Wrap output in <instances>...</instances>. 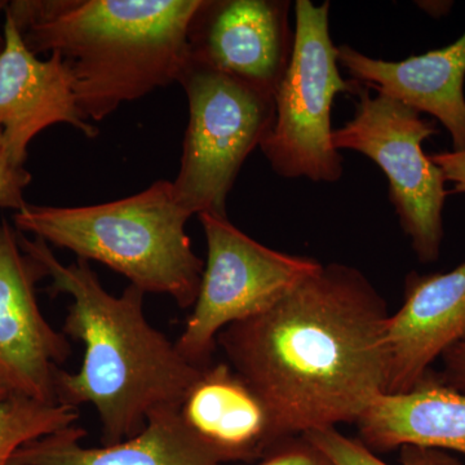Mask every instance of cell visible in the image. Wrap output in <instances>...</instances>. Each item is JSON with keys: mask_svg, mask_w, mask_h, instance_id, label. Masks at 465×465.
Instances as JSON below:
<instances>
[{"mask_svg": "<svg viewBox=\"0 0 465 465\" xmlns=\"http://www.w3.org/2000/svg\"><path fill=\"white\" fill-rule=\"evenodd\" d=\"M387 302L353 266L327 264L216 345L256 391L281 440L357 423L387 390Z\"/></svg>", "mask_w": 465, "mask_h": 465, "instance_id": "cell-1", "label": "cell"}, {"mask_svg": "<svg viewBox=\"0 0 465 465\" xmlns=\"http://www.w3.org/2000/svg\"><path fill=\"white\" fill-rule=\"evenodd\" d=\"M18 242L51 278V295L72 298L63 332L84 345L78 372L61 367L54 371L56 403L94 406L103 445L136 436L158 410L182 407L204 367L192 365L176 341L150 324L143 312L146 293L130 284L113 295L87 260L64 264L42 238L30 240L18 232Z\"/></svg>", "mask_w": 465, "mask_h": 465, "instance_id": "cell-2", "label": "cell"}, {"mask_svg": "<svg viewBox=\"0 0 465 465\" xmlns=\"http://www.w3.org/2000/svg\"><path fill=\"white\" fill-rule=\"evenodd\" d=\"M201 0H14L5 14L36 56L65 61L85 121L179 81Z\"/></svg>", "mask_w": 465, "mask_h": 465, "instance_id": "cell-3", "label": "cell"}, {"mask_svg": "<svg viewBox=\"0 0 465 465\" xmlns=\"http://www.w3.org/2000/svg\"><path fill=\"white\" fill-rule=\"evenodd\" d=\"M191 217L173 182L159 180L137 194L92 206L27 203L14 223L18 232L101 262L143 292L170 296L185 309L194 305L204 271L186 234Z\"/></svg>", "mask_w": 465, "mask_h": 465, "instance_id": "cell-4", "label": "cell"}, {"mask_svg": "<svg viewBox=\"0 0 465 465\" xmlns=\"http://www.w3.org/2000/svg\"><path fill=\"white\" fill-rule=\"evenodd\" d=\"M338 45L330 33V3L295 2L292 54L274 92V122L260 149L284 179L313 183L341 179L342 155L332 143V106L341 94L357 96L361 84L345 81Z\"/></svg>", "mask_w": 465, "mask_h": 465, "instance_id": "cell-5", "label": "cell"}, {"mask_svg": "<svg viewBox=\"0 0 465 465\" xmlns=\"http://www.w3.org/2000/svg\"><path fill=\"white\" fill-rule=\"evenodd\" d=\"M177 82L188 97L189 124L174 195L192 216H228L238 173L273 125L274 96L189 58Z\"/></svg>", "mask_w": 465, "mask_h": 465, "instance_id": "cell-6", "label": "cell"}, {"mask_svg": "<svg viewBox=\"0 0 465 465\" xmlns=\"http://www.w3.org/2000/svg\"><path fill=\"white\" fill-rule=\"evenodd\" d=\"M207 243L200 292L176 347L192 365L207 367L217 336L262 313L322 266L309 256L269 249L232 225L228 216L198 215Z\"/></svg>", "mask_w": 465, "mask_h": 465, "instance_id": "cell-7", "label": "cell"}, {"mask_svg": "<svg viewBox=\"0 0 465 465\" xmlns=\"http://www.w3.org/2000/svg\"><path fill=\"white\" fill-rule=\"evenodd\" d=\"M353 118L333 130L336 149L353 150L375 162L390 183V201L416 258L430 264L443 240L445 174L425 154L423 143L439 134L436 124L399 101L371 94L361 84Z\"/></svg>", "mask_w": 465, "mask_h": 465, "instance_id": "cell-8", "label": "cell"}, {"mask_svg": "<svg viewBox=\"0 0 465 465\" xmlns=\"http://www.w3.org/2000/svg\"><path fill=\"white\" fill-rule=\"evenodd\" d=\"M45 268L21 249L18 232L0 220V381L12 394L56 403L54 376L72 347L43 316L36 283Z\"/></svg>", "mask_w": 465, "mask_h": 465, "instance_id": "cell-9", "label": "cell"}, {"mask_svg": "<svg viewBox=\"0 0 465 465\" xmlns=\"http://www.w3.org/2000/svg\"><path fill=\"white\" fill-rule=\"evenodd\" d=\"M287 0H201L188 33V58L273 94L291 60Z\"/></svg>", "mask_w": 465, "mask_h": 465, "instance_id": "cell-10", "label": "cell"}, {"mask_svg": "<svg viewBox=\"0 0 465 465\" xmlns=\"http://www.w3.org/2000/svg\"><path fill=\"white\" fill-rule=\"evenodd\" d=\"M463 341L465 262L446 273H410L402 307L385 330V393L414 390L439 358Z\"/></svg>", "mask_w": 465, "mask_h": 465, "instance_id": "cell-11", "label": "cell"}, {"mask_svg": "<svg viewBox=\"0 0 465 465\" xmlns=\"http://www.w3.org/2000/svg\"><path fill=\"white\" fill-rule=\"evenodd\" d=\"M3 34L0 130L15 161L25 164L34 137L54 124L73 125L88 139H94L99 127L82 115L65 61L57 54L41 60L33 54L5 12Z\"/></svg>", "mask_w": 465, "mask_h": 465, "instance_id": "cell-12", "label": "cell"}, {"mask_svg": "<svg viewBox=\"0 0 465 465\" xmlns=\"http://www.w3.org/2000/svg\"><path fill=\"white\" fill-rule=\"evenodd\" d=\"M339 65L363 87L434 116L449 131L452 150H465V32L440 50L385 61L338 45Z\"/></svg>", "mask_w": 465, "mask_h": 465, "instance_id": "cell-13", "label": "cell"}, {"mask_svg": "<svg viewBox=\"0 0 465 465\" xmlns=\"http://www.w3.org/2000/svg\"><path fill=\"white\" fill-rule=\"evenodd\" d=\"M180 414L192 432L225 464L262 460L281 442L264 402L229 363L202 370Z\"/></svg>", "mask_w": 465, "mask_h": 465, "instance_id": "cell-14", "label": "cell"}, {"mask_svg": "<svg viewBox=\"0 0 465 465\" xmlns=\"http://www.w3.org/2000/svg\"><path fill=\"white\" fill-rule=\"evenodd\" d=\"M84 428H64L26 443L9 465H241L225 464L183 421L180 407L158 410L131 439L85 448Z\"/></svg>", "mask_w": 465, "mask_h": 465, "instance_id": "cell-15", "label": "cell"}, {"mask_svg": "<svg viewBox=\"0 0 465 465\" xmlns=\"http://www.w3.org/2000/svg\"><path fill=\"white\" fill-rule=\"evenodd\" d=\"M356 425L358 440L375 454L412 445L465 455V394L430 371L414 390L376 397Z\"/></svg>", "mask_w": 465, "mask_h": 465, "instance_id": "cell-16", "label": "cell"}, {"mask_svg": "<svg viewBox=\"0 0 465 465\" xmlns=\"http://www.w3.org/2000/svg\"><path fill=\"white\" fill-rule=\"evenodd\" d=\"M79 409L11 394L0 401V465H9L18 449L36 439L72 427Z\"/></svg>", "mask_w": 465, "mask_h": 465, "instance_id": "cell-17", "label": "cell"}, {"mask_svg": "<svg viewBox=\"0 0 465 465\" xmlns=\"http://www.w3.org/2000/svg\"><path fill=\"white\" fill-rule=\"evenodd\" d=\"M304 437L322 451L332 465H390L360 440L349 439L336 428L313 430L305 433ZM400 450V465H461L445 450L412 445L402 446Z\"/></svg>", "mask_w": 465, "mask_h": 465, "instance_id": "cell-18", "label": "cell"}, {"mask_svg": "<svg viewBox=\"0 0 465 465\" xmlns=\"http://www.w3.org/2000/svg\"><path fill=\"white\" fill-rule=\"evenodd\" d=\"M30 183L32 173L25 164L18 163L12 157L0 130V208H11L16 213L25 208L27 202L24 191Z\"/></svg>", "mask_w": 465, "mask_h": 465, "instance_id": "cell-19", "label": "cell"}, {"mask_svg": "<svg viewBox=\"0 0 465 465\" xmlns=\"http://www.w3.org/2000/svg\"><path fill=\"white\" fill-rule=\"evenodd\" d=\"M258 465H332L304 436L290 437L274 446Z\"/></svg>", "mask_w": 465, "mask_h": 465, "instance_id": "cell-20", "label": "cell"}, {"mask_svg": "<svg viewBox=\"0 0 465 465\" xmlns=\"http://www.w3.org/2000/svg\"><path fill=\"white\" fill-rule=\"evenodd\" d=\"M432 376L443 387L465 394V341L443 354L442 370Z\"/></svg>", "mask_w": 465, "mask_h": 465, "instance_id": "cell-21", "label": "cell"}, {"mask_svg": "<svg viewBox=\"0 0 465 465\" xmlns=\"http://www.w3.org/2000/svg\"><path fill=\"white\" fill-rule=\"evenodd\" d=\"M430 161L440 168L446 182L452 183L450 193L464 194L465 193V150H443L430 154Z\"/></svg>", "mask_w": 465, "mask_h": 465, "instance_id": "cell-22", "label": "cell"}, {"mask_svg": "<svg viewBox=\"0 0 465 465\" xmlns=\"http://www.w3.org/2000/svg\"><path fill=\"white\" fill-rule=\"evenodd\" d=\"M7 3L5 0H0V17L5 16V7H7ZM3 47H5V34L0 32V54H2Z\"/></svg>", "mask_w": 465, "mask_h": 465, "instance_id": "cell-23", "label": "cell"}, {"mask_svg": "<svg viewBox=\"0 0 465 465\" xmlns=\"http://www.w3.org/2000/svg\"><path fill=\"white\" fill-rule=\"evenodd\" d=\"M12 391L8 390L7 385L5 384L2 381H0V401L7 399V397L11 396Z\"/></svg>", "mask_w": 465, "mask_h": 465, "instance_id": "cell-24", "label": "cell"}]
</instances>
